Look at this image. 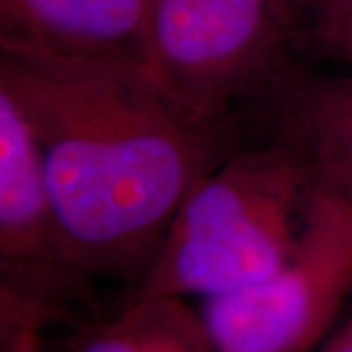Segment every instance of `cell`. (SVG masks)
I'll use <instances>...</instances> for the list:
<instances>
[{
	"label": "cell",
	"mask_w": 352,
	"mask_h": 352,
	"mask_svg": "<svg viewBox=\"0 0 352 352\" xmlns=\"http://www.w3.org/2000/svg\"><path fill=\"white\" fill-rule=\"evenodd\" d=\"M0 94L43 157L76 266L133 288L194 188L241 145L164 87L149 65L0 47Z\"/></svg>",
	"instance_id": "obj_1"
},
{
	"label": "cell",
	"mask_w": 352,
	"mask_h": 352,
	"mask_svg": "<svg viewBox=\"0 0 352 352\" xmlns=\"http://www.w3.org/2000/svg\"><path fill=\"white\" fill-rule=\"evenodd\" d=\"M314 194V176L286 141L235 149L184 201L126 300L206 302L274 274L300 247Z\"/></svg>",
	"instance_id": "obj_2"
},
{
	"label": "cell",
	"mask_w": 352,
	"mask_h": 352,
	"mask_svg": "<svg viewBox=\"0 0 352 352\" xmlns=\"http://www.w3.org/2000/svg\"><path fill=\"white\" fill-rule=\"evenodd\" d=\"M302 55L274 0H153V71L215 126L270 110Z\"/></svg>",
	"instance_id": "obj_3"
},
{
	"label": "cell",
	"mask_w": 352,
	"mask_h": 352,
	"mask_svg": "<svg viewBox=\"0 0 352 352\" xmlns=\"http://www.w3.org/2000/svg\"><path fill=\"white\" fill-rule=\"evenodd\" d=\"M352 292V201L315 184L298 251L274 274L201 302L217 352H315Z\"/></svg>",
	"instance_id": "obj_4"
},
{
	"label": "cell",
	"mask_w": 352,
	"mask_h": 352,
	"mask_svg": "<svg viewBox=\"0 0 352 352\" xmlns=\"http://www.w3.org/2000/svg\"><path fill=\"white\" fill-rule=\"evenodd\" d=\"M0 272L2 302L45 317L63 300H87L51 196L43 157L22 113L0 94Z\"/></svg>",
	"instance_id": "obj_5"
},
{
	"label": "cell",
	"mask_w": 352,
	"mask_h": 352,
	"mask_svg": "<svg viewBox=\"0 0 352 352\" xmlns=\"http://www.w3.org/2000/svg\"><path fill=\"white\" fill-rule=\"evenodd\" d=\"M153 0H0V47L153 67Z\"/></svg>",
	"instance_id": "obj_6"
},
{
	"label": "cell",
	"mask_w": 352,
	"mask_h": 352,
	"mask_svg": "<svg viewBox=\"0 0 352 352\" xmlns=\"http://www.w3.org/2000/svg\"><path fill=\"white\" fill-rule=\"evenodd\" d=\"M268 113L270 135L300 153L315 184L352 201V69L302 65Z\"/></svg>",
	"instance_id": "obj_7"
},
{
	"label": "cell",
	"mask_w": 352,
	"mask_h": 352,
	"mask_svg": "<svg viewBox=\"0 0 352 352\" xmlns=\"http://www.w3.org/2000/svg\"><path fill=\"white\" fill-rule=\"evenodd\" d=\"M73 352H217L210 333L186 300H126L122 309L87 327Z\"/></svg>",
	"instance_id": "obj_8"
},
{
	"label": "cell",
	"mask_w": 352,
	"mask_h": 352,
	"mask_svg": "<svg viewBox=\"0 0 352 352\" xmlns=\"http://www.w3.org/2000/svg\"><path fill=\"white\" fill-rule=\"evenodd\" d=\"M300 47L303 57L352 69V0H314Z\"/></svg>",
	"instance_id": "obj_9"
},
{
	"label": "cell",
	"mask_w": 352,
	"mask_h": 352,
	"mask_svg": "<svg viewBox=\"0 0 352 352\" xmlns=\"http://www.w3.org/2000/svg\"><path fill=\"white\" fill-rule=\"evenodd\" d=\"M45 319L39 309L2 302V352H43L41 327Z\"/></svg>",
	"instance_id": "obj_10"
},
{
	"label": "cell",
	"mask_w": 352,
	"mask_h": 352,
	"mask_svg": "<svg viewBox=\"0 0 352 352\" xmlns=\"http://www.w3.org/2000/svg\"><path fill=\"white\" fill-rule=\"evenodd\" d=\"M314 0H274L278 12L282 16V20L288 24V28L294 32V36L298 38V43L302 39L303 28L309 16V8H311ZM302 50V47H300Z\"/></svg>",
	"instance_id": "obj_11"
},
{
	"label": "cell",
	"mask_w": 352,
	"mask_h": 352,
	"mask_svg": "<svg viewBox=\"0 0 352 352\" xmlns=\"http://www.w3.org/2000/svg\"><path fill=\"white\" fill-rule=\"evenodd\" d=\"M319 352H352V317L329 337Z\"/></svg>",
	"instance_id": "obj_12"
}]
</instances>
